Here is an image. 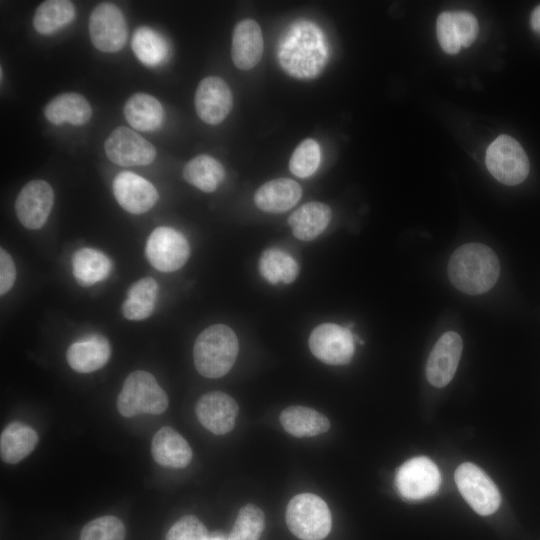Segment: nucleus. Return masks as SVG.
<instances>
[{"instance_id":"11","label":"nucleus","mask_w":540,"mask_h":540,"mask_svg":"<svg viewBox=\"0 0 540 540\" xmlns=\"http://www.w3.org/2000/svg\"><path fill=\"white\" fill-rule=\"evenodd\" d=\"M440 483L438 467L424 456L406 461L396 473L398 492L408 500H420L435 494Z\"/></svg>"},{"instance_id":"6","label":"nucleus","mask_w":540,"mask_h":540,"mask_svg":"<svg viewBox=\"0 0 540 540\" xmlns=\"http://www.w3.org/2000/svg\"><path fill=\"white\" fill-rule=\"evenodd\" d=\"M486 166L499 182L513 186L529 173V160L521 145L509 135L498 136L487 148Z\"/></svg>"},{"instance_id":"30","label":"nucleus","mask_w":540,"mask_h":540,"mask_svg":"<svg viewBox=\"0 0 540 540\" xmlns=\"http://www.w3.org/2000/svg\"><path fill=\"white\" fill-rule=\"evenodd\" d=\"M259 272L269 283H292L299 274L296 260L280 248L271 247L263 251L259 260Z\"/></svg>"},{"instance_id":"12","label":"nucleus","mask_w":540,"mask_h":540,"mask_svg":"<svg viewBox=\"0 0 540 540\" xmlns=\"http://www.w3.org/2000/svg\"><path fill=\"white\" fill-rule=\"evenodd\" d=\"M106 156L119 166H144L156 158V148L137 132L120 126L114 129L104 144Z\"/></svg>"},{"instance_id":"34","label":"nucleus","mask_w":540,"mask_h":540,"mask_svg":"<svg viewBox=\"0 0 540 540\" xmlns=\"http://www.w3.org/2000/svg\"><path fill=\"white\" fill-rule=\"evenodd\" d=\"M321 155L318 143L311 139H305L294 150L289 169L292 174L299 178H307L315 173L320 163Z\"/></svg>"},{"instance_id":"19","label":"nucleus","mask_w":540,"mask_h":540,"mask_svg":"<svg viewBox=\"0 0 540 540\" xmlns=\"http://www.w3.org/2000/svg\"><path fill=\"white\" fill-rule=\"evenodd\" d=\"M111 347L102 335H89L73 342L67 349L70 367L78 373H90L102 368L109 360Z\"/></svg>"},{"instance_id":"18","label":"nucleus","mask_w":540,"mask_h":540,"mask_svg":"<svg viewBox=\"0 0 540 540\" xmlns=\"http://www.w3.org/2000/svg\"><path fill=\"white\" fill-rule=\"evenodd\" d=\"M263 36L259 24L244 19L236 24L232 34L231 57L240 70H250L261 60Z\"/></svg>"},{"instance_id":"29","label":"nucleus","mask_w":540,"mask_h":540,"mask_svg":"<svg viewBox=\"0 0 540 540\" xmlns=\"http://www.w3.org/2000/svg\"><path fill=\"white\" fill-rule=\"evenodd\" d=\"M157 292V282L151 277H144L132 284L122 306L124 317L132 321L148 318L154 310Z\"/></svg>"},{"instance_id":"41","label":"nucleus","mask_w":540,"mask_h":540,"mask_svg":"<svg viewBox=\"0 0 540 540\" xmlns=\"http://www.w3.org/2000/svg\"><path fill=\"white\" fill-rule=\"evenodd\" d=\"M209 540H228V539H225L223 536L216 535V536H213V537L209 538Z\"/></svg>"},{"instance_id":"31","label":"nucleus","mask_w":540,"mask_h":540,"mask_svg":"<svg viewBox=\"0 0 540 540\" xmlns=\"http://www.w3.org/2000/svg\"><path fill=\"white\" fill-rule=\"evenodd\" d=\"M75 12L74 4L71 1H44L34 13V28L42 35L55 33L73 21Z\"/></svg>"},{"instance_id":"38","label":"nucleus","mask_w":540,"mask_h":540,"mask_svg":"<svg viewBox=\"0 0 540 540\" xmlns=\"http://www.w3.org/2000/svg\"><path fill=\"white\" fill-rule=\"evenodd\" d=\"M461 47H469L478 35L476 17L467 11L451 12Z\"/></svg>"},{"instance_id":"10","label":"nucleus","mask_w":540,"mask_h":540,"mask_svg":"<svg viewBox=\"0 0 540 540\" xmlns=\"http://www.w3.org/2000/svg\"><path fill=\"white\" fill-rule=\"evenodd\" d=\"M309 348L320 361L329 365L348 364L354 354V338L347 327L323 323L309 336Z\"/></svg>"},{"instance_id":"35","label":"nucleus","mask_w":540,"mask_h":540,"mask_svg":"<svg viewBox=\"0 0 540 540\" xmlns=\"http://www.w3.org/2000/svg\"><path fill=\"white\" fill-rule=\"evenodd\" d=\"M125 527L115 516H102L87 523L80 540H124Z\"/></svg>"},{"instance_id":"8","label":"nucleus","mask_w":540,"mask_h":540,"mask_svg":"<svg viewBox=\"0 0 540 540\" xmlns=\"http://www.w3.org/2000/svg\"><path fill=\"white\" fill-rule=\"evenodd\" d=\"M145 252L155 269L168 273L185 265L190 255V246L182 233L171 227L160 226L149 235Z\"/></svg>"},{"instance_id":"32","label":"nucleus","mask_w":540,"mask_h":540,"mask_svg":"<svg viewBox=\"0 0 540 540\" xmlns=\"http://www.w3.org/2000/svg\"><path fill=\"white\" fill-rule=\"evenodd\" d=\"M131 47L136 57L147 66H157L167 57L165 39L150 27H139L133 34Z\"/></svg>"},{"instance_id":"26","label":"nucleus","mask_w":540,"mask_h":540,"mask_svg":"<svg viewBox=\"0 0 540 540\" xmlns=\"http://www.w3.org/2000/svg\"><path fill=\"white\" fill-rule=\"evenodd\" d=\"M124 115L136 130L153 131L161 126L164 111L155 97L146 93H136L126 101Z\"/></svg>"},{"instance_id":"40","label":"nucleus","mask_w":540,"mask_h":540,"mask_svg":"<svg viewBox=\"0 0 540 540\" xmlns=\"http://www.w3.org/2000/svg\"><path fill=\"white\" fill-rule=\"evenodd\" d=\"M530 24L532 29L540 34V5H538L532 12L530 17Z\"/></svg>"},{"instance_id":"27","label":"nucleus","mask_w":540,"mask_h":540,"mask_svg":"<svg viewBox=\"0 0 540 540\" xmlns=\"http://www.w3.org/2000/svg\"><path fill=\"white\" fill-rule=\"evenodd\" d=\"M75 279L82 286H90L106 279L111 271L110 259L94 248H81L72 257Z\"/></svg>"},{"instance_id":"1","label":"nucleus","mask_w":540,"mask_h":540,"mask_svg":"<svg viewBox=\"0 0 540 540\" xmlns=\"http://www.w3.org/2000/svg\"><path fill=\"white\" fill-rule=\"evenodd\" d=\"M327 50L324 38L313 23L293 24L282 36L278 60L283 70L297 79H312L324 69Z\"/></svg>"},{"instance_id":"4","label":"nucleus","mask_w":540,"mask_h":540,"mask_svg":"<svg viewBox=\"0 0 540 540\" xmlns=\"http://www.w3.org/2000/svg\"><path fill=\"white\" fill-rule=\"evenodd\" d=\"M168 404V396L155 377L143 370L127 376L117 398V409L124 417L158 415L166 411Z\"/></svg>"},{"instance_id":"33","label":"nucleus","mask_w":540,"mask_h":540,"mask_svg":"<svg viewBox=\"0 0 540 540\" xmlns=\"http://www.w3.org/2000/svg\"><path fill=\"white\" fill-rule=\"evenodd\" d=\"M265 527L263 511L254 504L243 506L235 520L228 540H259Z\"/></svg>"},{"instance_id":"20","label":"nucleus","mask_w":540,"mask_h":540,"mask_svg":"<svg viewBox=\"0 0 540 540\" xmlns=\"http://www.w3.org/2000/svg\"><path fill=\"white\" fill-rule=\"evenodd\" d=\"M302 196L301 186L290 178L270 180L254 194V203L262 211L283 213L298 203Z\"/></svg>"},{"instance_id":"2","label":"nucleus","mask_w":540,"mask_h":540,"mask_svg":"<svg viewBox=\"0 0 540 540\" xmlns=\"http://www.w3.org/2000/svg\"><path fill=\"white\" fill-rule=\"evenodd\" d=\"M447 272L455 288L469 295H479L495 285L500 264L490 247L481 243H468L454 251Z\"/></svg>"},{"instance_id":"13","label":"nucleus","mask_w":540,"mask_h":540,"mask_svg":"<svg viewBox=\"0 0 540 540\" xmlns=\"http://www.w3.org/2000/svg\"><path fill=\"white\" fill-rule=\"evenodd\" d=\"M54 192L50 184L36 179L28 182L19 192L15 211L20 223L28 229H40L50 215Z\"/></svg>"},{"instance_id":"24","label":"nucleus","mask_w":540,"mask_h":540,"mask_svg":"<svg viewBox=\"0 0 540 540\" xmlns=\"http://www.w3.org/2000/svg\"><path fill=\"white\" fill-rule=\"evenodd\" d=\"M36 431L20 422L8 424L0 436L1 459L8 464H16L26 458L36 447Z\"/></svg>"},{"instance_id":"3","label":"nucleus","mask_w":540,"mask_h":540,"mask_svg":"<svg viewBox=\"0 0 540 540\" xmlns=\"http://www.w3.org/2000/svg\"><path fill=\"white\" fill-rule=\"evenodd\" d=\"M238 349L237 336L230 327L211 325L196 338L193 349L195 368L206 378H220L231 370Z\"/></svg>"},{"instance_id":"36","label":"nucleus","mask_w":540,"mask_h":540,"mask_svg":"<svg viewBox=\"0 0 540 540\" xmlns=\"http://www.w3.org/2000/svg\"><path fill=\"white\" fill-rule=\"evenodd\" d=\"M166 540H209L204 524L193 515L177 520L166 534Z\"/></svg>"},{"instance_id":"28","label":"nucleus","mask_w":540,"mask_h":540,"mask_svg":"<svg viewBox=\"0 0 540 540\" xmlns=\"http://www.w3.org/2000/svg\"><path fill=\"white\" fill-rule=\"evenodd\" d=\"M183 177L203 192H214L225 177L222 164L207 154L192 158L183 168Z\"/></svg>"},{"instance_id":"15","label":"nucleus","mask_w":540,"mask_h":540,"mask_svg":"<svg viewBox=\"0 0 540 540\" xmlns=\"http://www.w3.org/2000/svg\"><path fill=\"white\" fill-rule=\"evenodd\" d=\"M462 349V339L456 332H446L439 338L426 364V377L431 385L441 388L452 380Z\"/></svg>"},{"instance_id":"23","label":"nucleus","mask_w":540,"mask_h":540,"mask_svg":"<svg viewBox=\"0 0 540 540\" xmlns=\"http://www.w3.org/2000/svg\"><path fill=\"white\" fill-rule=\"evenodd\" d=\"M44 115L54 125L68 122L74 126H81L90 120L92 108L85 97L68 92L51 99L44 107Z\"/></svg>"},{"instance_id":"14","label":"nucleus","mask_w":540,"mask_h":540,"mask_svg":"<svg viewBox=\"0 0 540 540\" xmlns=\"http://www.w3.org/2000/svg\"><path fill=\"white\" fill-rule=\"evenodd\" d=\"M232 106L233 96L223 79L209 76L200 81L195 93V109L202 121L217 125L228 116Z\"/></svg>"},{"instance_id":"16","label":"nucleus","mask_w":540,"mask_h":540,"mask_svg":"<svg viewBox=\"0 0 540 540\" xmlns=\"http://www.w3.org/2000/svg\"><path fill=\"white\" fill-rule=\"evenodd\" d=\"M113 192L119 205L132 214L149 211L159 198L151 182L130 171L120 172L115 177Z\"/></svg>"},{"instance_id":"17","label":"nucleus","mask_w":540,"mask_h":540,"mask_svg":"<svg viewBox=\"0 0 540 540\" xmlns=\"http://www.w3.org/2000/svg\"><path fill=\"white\" fill-rule=\"evenodd\" d=\"M238 409L237 402L220 391L202 395L195 407L199 422L216 435H224L234 428Z\"/></svg>"},{"instance_id":"5","label":"nucleus","mask_w":540,"mask_h":540,"mask_svg":"<svg viewBox=\"0 0 540 540\" xmlns=\"http://www.w3.org/2000/svg\"><path fill=\"white\" fill-rule=\"evenodd\" d=\"M289 530L301 540H322L331 530L330 510L323 499L311 493L293 497L286 509Z\"/></svg>"},{"instance_id":"39","label":"nucleus","mask_w":540,"mask_h":540,"mask_svg":"<svg viewBox=\"0 0 540 540\" xmlns=\"http://www.w3.org/2000/svg\"><path fill=\"white\" fill-rule=\"evenodd\" d=\"M16 279L15 264L9 253L0 249V294H6L13 286Z\"/></svg>"},{"instance_id":"37","label":"nucleus","mask_w":540,"mask_h":540,"mask_svg":"<svg viewBox=\"0 0 540 540\" xmlns=\"http://www.w3.org/2000/svg\"><path fill=\"white\" fill-rule=\"evenodd\" d=\"M436 32L439 44L447 54H457L461 44L455 29L451 12H443L436 23Z\"/></svg>"},{"instance_id":"9","label":"nucleus","mask_w":540,"mask_h":540,"mask_svg":"<svg viewBox=\"0 0 540 540\" xmlns=\"http://www.w3.org/2000/svg\"><path fill=\"white\" fill-rule=\"evenodd\" d=\"M89 34L92 44L105 53L123 48L127 40V23L121 10L112 3L97 5L90 15Z\"/></svg>"},{"instance_id":"22","label":"nucleus","mask_w":540,"mask_h":540,"mask_svg":"<svg viewBox=\"0 0 540 540\" xmlns=\"http://www.w3.org/2000/svg\"><path fill=\"white\" fill-rule=\"evenodd\" d=\"M332 212L327 204L313 201L295 210L288 218L293 235L302 241L316 239L327 228Z\"/></svg>"},{"instance_id":"25","label":"nucleus","mask_w":540,"mask_h":540,"mask_svg":"<svg viewBox=\"0 0 540 540\" xmlns=\"http://www.w3.org/2000/svg\"><path fill=\"white\" fill-rule=\"evenodd\" d=\"M284 430L295 437H312L325 433L330 422L323 414L304 406H290L280 414Z\"/></svg>"},{"instance_id":"21","label":"nucleus","mask_w":540,"mask_h":540,"mask_svg":"<svg viewBox=\"0 0 540 540\" xmlns=\"http://www.w3.org/2000/svg\"><path fill=\"white\" fill-rule=\"evenodd\" d=\"M151 453L156 463L170 468H184L192 459L188 442L168 426L162 427L153 436Z\"/></svg>"},{"instance_id":"7","label":"nucleus","mask_w":540,"mask_h":540,"mask_svg":"<svg viewBox=\"0 0 540 540\" xmlns=\"http://www.w3.org/2000/svg\"><path fill=\"white\" fill-rule=\"evenodd\" d=\"M455 482L463 498L479 515H490L499 508L501 496L496 485L473 463L458 466Z\"/></svg>"}]
</instances>
